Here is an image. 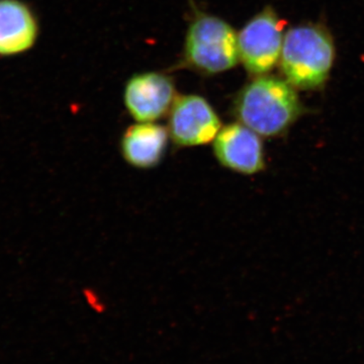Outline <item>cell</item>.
<instances>
[{"label":"cell","mask_w":364,"mask_h":364,"mask_svg":"<svg viewBox=\"0 0 364 364\" xmlns=\"http://www.w3.org/2000/svg\"><path fill=\"white\" fill-rule=\"evenodd\" d=\"M176 90L169 76L157 72L136 74L124 88V105L136 121L155 122L170 111Z\"/></svg>","instance_id":"obj_7"},{"label":"cell","mask_w":364,"mask_h":364,"mask_svg":"<svg viewBox=\"0 0 364 364\" xmlns=\"http://www.w3.org/2000/svg\"><path fill=\"white\" fill-rule=\"evenodd\" d=\"M41 33L35 9L25 0H0V57L26 54Z\"/></svg>","instance_id":"obj_8"},{"label":"cell","mask_w":364,"mask_h":364,"mask_svg":"<svg viewBox=\"0 0 364 364\" xmlns=\"http://www.w3.org/2000/svg\"><path fill=\"white\" fill-rule=\"evenodd\" d=\"M306 112L291 83L269 76L248 83L234 105L236 119L264 138L284 136Z\"/></svg>","instance_id":"obj_1"},{"label":"cell","mask_w":364,"mask_h":364,"mask_svg":"<svg viewBox=\"0 0 364 364\" xmlns=\"http://www.w3.org/2000/svg\"><path fill=\"white\" fill-rule=\"evenodd\" d=\"M284 21L267 7L246 23L238 35L239 56L253 75L272 71L282 55Z\"/></svg>","instance_id":"obj_4"},{"label":"cell","mask_w":364,"mask_h":364,"mask_svg":"<svg viewBox=\"0 0 364 364\" xmlns=\"http://www.w3.org/2000/svg\"><path fill=\"white\" fill-rule=\"evenodd\" d=\"M168 139V130L161 124L139 122L124 132L121 141L122 155L136 168H154L165 156Z\"/></svg>","instance_id":"obj_9"},{"label":"cell","mask_w":364,"mask_h":364,"mask_svg":"<svg viewBox=\"0 0 364 364\" xmlns=\"http://www.w3.org/2000/svg\"><path fill=\"white\" fill-rule=\"evenodd\" d=\"M168 133L178 147H196L213 142L222 129L221 119L200 95H181L170 109Z\"/></svg>","instance_id":"obj_5"},{"label":"cell","mask_w":364,"mask_h":364,"mask_svg":"<svg viewBox=\"0 0 364 364\" xmlns=\"http://www.w3.org/2000/svg\"><path fill=\"white\" fill-rule=\"evenodd\" d=\"M334 59V42L323 26H294L284 36L280 66L287 82L294 88L322 87L329 77Z\"/></svg>","instance_id":"obj_2"},{"label":"cell","mask_w":364,"mask_h":364,"mask_svg":"<svg viewBox=\"0 0 364 364\" xmlns=\"http://www.w3.org/2000/svg\"><path fill=\"white\" fill-rule=\"evenodd\" d=\"M214 154L225 168L245 176L267 167L261 136L241 123L223 127L214 140Z\"/></svg>","instance_id":"obj_6"},{"label":"cell","mask_w":364,"mask_h":364,"mask_svg":"<svg viewBox=\"0 0 364 364\" xmlns=\"http://www.w3.org/2000/svg\"><path fill=\"white\" fill-rule=\"evenodd\" d=\"M184 58L189 66L205 74L222 73L238 64V35L222 18L200 14L189 26Z\"/></svg>","instance_id":"obj_3"}]
</instances>
